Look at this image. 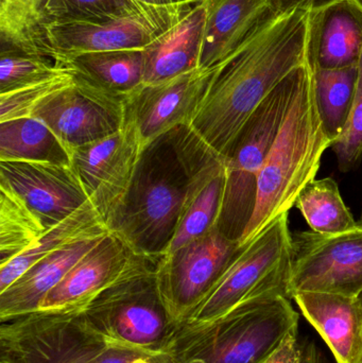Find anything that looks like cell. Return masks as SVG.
<instances>
[{
    "mask_svg": "<svg viewBox=\"0 0 362 363\" xmlns=\"http://www.w3.org/2000/svg\"><path fill=\"white\" fill-rule=\"evenodd\" d=\"M157 264L113 286L80 313L108 347L152 359L161 353L171 325L157 288Z\"/></svg>",
    "mask_w": 362,
    "mask_h": 363,
    "instance_id": "obj_7",
    "label": "cell"
},
{
    "mask_svg": "<svg viewBox=\"0 0 362 363\" xmlns=\"http://www.w3.org/2000/svg\"><path fill=\"white\" fill-rule=\"evenodd\" d=\"M301 66L261 102L242 128L225 160L227 183L218 228L232 240L240 242L252 219L259 172L290 108Z\"/></svg>",
    "mask_w": 362,
    "mask_h": 363,
    "instance_id": "obj_6",
    "label": "cell"
},
{
    "mask_svg": "<svg viewBox=\"0 0 362 363\" xmlns=\"http://www.w3.org/2000/svg\"><path fill=\"white\" fill-rule=\"evenodd\" d=\"M33 117L46 123L70 152L120 131L125 104L74 78V84L46 100Z\"/></svg>",
    "mask_w": 362,
    "mask_h": 363,
    "instance_id": "obj_13",
    "label": "cell"
},
{
    "mask_svg": "<svg viewBox=\"0 0 362 363\" xmlns=\"http://www.w3.org/2000/svg\"><path fill=\"white\" fill-rule=\"evenodd\" d=\"M104 236L91 237L66 245L34 264L10 287L0 292V322L38 311L43 298Z\"/></svg>",
    "mask_w": 362,
    "mask_h": 363,
    "instance_id": "obj_22",
    "label": "cell"
},
{
    "mask_svg": "<svg viewBox=\"0 0 362 363\" xmlns=\"http://www.w3.org/2000/svg\"><path fill=\"white\" fill-rule=\"evenodd\" d=\"M135 14H149L168 26L164 19L148 12L134 0H48L45 16L48 21H103Z\"/></svg>",
    "mask_w": 362,
    "mask_h": 363,
    "instance_id": "obj_30",
    "label": "cell"
},
{
    "mask_svg": "<svg viewBox=\"0 0 362 363\" xmlns=\"http://www.w3.org/2000/svg\"><path fill=\"white\" fill-rule=\"evenodd\" d=\"M144 151L137 130L127 118L117 133L70 150L72 168L108 228L129 192Z\"/></svg>",
    "mask_w": 362,
    "mask_h": 363,
    "instance_id": "obj_11",
    "label": "cell"
},
{
    "mask_svg": "<svg viewBox=\"0 0 362 363\" xmlns=\"http://www.w3.org/2000/svg\"><path fill=\"white\" fill-rule=\"evenodd\" d=\"M66 68L52 59L17 49L1 48L0 55V94L46 80L61 74Z\"/></svg>",
    "mask_w": 362,
    "mask_h": 363,
    "instance_id": "obj_31",
    "label": "cell"
},
{
    "mask_svg": "<svg viewBox=\"0 0 362 363\" xmlns=\"http://www.w3.org/2000/svg\"><path fill=\"white\" fill-rule=\"evenodd\" d=\"M302 345L298 342V332H293L287 335L276 351L261 363H302Z\"/></svg>",
    "mask_w": 362,
    "mask_h": 363,
    "instance_id": "obj_34",
    "label": "cell"
},
{
    "mask_svg": "<svg viewBox=\"0 0 362 363\" xmlns=\"http://www.w3.org/2000/svg\"><path fill=\"white\" fill-rule=\"evenodd\" d=\"M302 315L314 326L337 363H357L362 353V305L358 296L324 291L293 294Z\"/></svg>",
    "mask_w": 362,
    "mask_h": 363,
    "instance_id": "obj_19",
    "label": "cell"
},
{
    "mask_svg": "<svg viewBox=\"0 0 362 363\" xmlns=\"http://www.w3.org/2000/svg\"><path fill=\"white\" fill-rule=\"evenodd\" d=\"M299 313L280 294L239 303L218 317L171 328L155 363H261L298 332Z\"/></svg>",
    "mask_w": 362,
    "mask_h": 363,
    "instance_id": "obj_3",
    "label": "cell"
},
{
    "mask_svg": "<svg viewBox=\"0 0 362 363\" xmlns=\"http://www.w3.org/2000/svg\"><path fill=\"white\" fill-rule=\"evenodd\" d=\"M47 230L19 196L0 186V266L29 250Z\"/></svg>",
    "mask_w": 362,
    "mask_h": 363,
    "instance_id": "obj_29",
    "label": "cell"
},
{
    "mask_svg": "<svg viewBox=\"0 0 362 363\" xmlns=\"http://www.w3.org/2000/svg\"><path fill=\"white\" fill-rule=\"evenodd\" d=\"M359 224H361L362 225V213H361V221L358 222Z\"/></svg>",
    "mask_w": 362,
    "mask_h": 363,
    "instance_id": "obj_42",
    "label": "cell"
},
{
    "mask_svg": "<svg viewBox=\"0 0 362 363\" xmlns=\"http://www.w3.org/2000/svg\"><path fill=\"white\" fill-rule=\"evenodd\" d=\"M82 313H35L1 322V363H95L108 349Z\"/></svg>",
    "mask_w": 362,
    "mask_h": 363,
    "instance_id": "obj_8",
    "label": "cell"
},
{
    "mask_svg": "<svg viewBox=\"0 0 362 363\" xmlns=\"http://www.w3.org/2000/svg\"><path fill=\"white\" fill-rule=\"evenodd\" d=\"M338 0H273L276 14H285L295 10L316 11L325 8Z\"/></svg>",
    "mask_w": 362,
    "mask_h": 363,
    "instance_id": "obj_35",
    "label": "cell"
},
{
    "mask_svg": "<svg viewBox=\"0 0 362 363\" xmlns=\"http://www.w3.org/2000/svg\"><path fill=\"white\" fill-rule=\"evenodd\" d=\"M291 266L293 233L287 213L244 245L212 289L176 326L208 321L239 303L259 296L280 294L291 300Z\"/></svg>",
    "mask_w": 362,
    "mask_h": 363,
    "instance_id": "obj_5",
    "label": "cell"
},
{
    "mask_svg": "<svg viewBox=\"0 0 362 363\" xmlns=\"http://www.w3.org/2000/svg\"><path fill=\"white\" fill-rule=\"evenodd\" d=\"M201 140L181 125L142 152L129 192L111 222L135 253L161 257L176 232Z\"/></svg>",
    "mask_w": 362,
    "mask_h": 363,
    "instance_id": "obj_2",
    "label": "cell"
},
{
    "mask_svg": "<svg viewBox=\"0 0 362 363\" xmlns=\"http://www.w3.org/2000/svg\"><path fill=\"white\" fill-rule=\"evenodd\" d=\"M331 147L317 108L312 69L306 62L290 108L259 172L256 205L240 245L250 242L290 211L303 188L316 180L323 155Z\"/></svg>",
    "mask_w": 362,
    "mask_h": 363,
    "instance_id": "obj_4",
    "label": "cell"
},
{
    "mask_svg": "<svg viewBox=\"0 0 362 363\" xmlns=\"http://www.w3.org/2000/svg\"><path fill=\"white\" fill-rule=\"evenodd\" d=\"M74 82V74L66 69L46 80L0 94V123L33 116L34 112L46 100L67 89Z\"/></svg>",
    "mask_w": 362,
    "mask_h": 363,
    "instance_id": "obj_32",
    "label": "cell"
},
{
    "mask_svg": "<svg viewBox=\"0 0 362 363\" xmlns=\"http://www.w3.org/2000/svg\"><path fill=\"white\" fill-rule=\"evenodd\" d=\"M357 363H362V353H361V358H359L358 362H357Z\"/></svg>",
    "mask_w": 362,
    "mask_h": 363,
    "instance_id": "obj_41",
    "label": "cell"
},
{
    "mask_svg": "<svg viewBox=\"0 0 362 363\" xmlns=\"http://www.w3.org/2000/svg\"><path fill=\"white\" fill-rule=\"evenodd\" d=\"M140 354L129 350L118 347H108L95 363H132L136 358L140 357Z\"/></svg>",
    "mask_w": 362,
    "mask_h": 363,
    "instance_id": "obj_36",
    "label": "cell"
},
{
    "mask_svg": "<svg viewBox=\"0 0 362 363\" xmlns=\"http://www.w3.org/2000/svg\"><path fill=\"white\" fill-rule=\"evenodd\" d=\"M213 74L214 68H197L163 82L144 84L129 98L125 118L137 130L145 149L171 130L191 125Z\"/></svg>",
    "mask_w": 362,
    "mask_h": 363,
    "instance_id": "obj_15",
    "label": "cell"
},
{
    "mask_svg": "<svg viewBox=\"0 0 362 363\" xmlns=\"http://www.w3.org/2000/svg\"><path fill=\"white\" fill-rule=\"evenodd\" d=\"M47 1L48 0H0L2 48L17 49L47 57L43 40Z\"/></svg>",
    "mask_w": 362,
    "mask_h": 363,
    "instance_id": "obj_28",
    "label": "cell"
},
{
    "mask_svg": "<svg viewBox=\"0 0 362 363\" xmlns=\"http://www.w3.org/2000/svg\"><path fill=\"white\" fill-rule=\"evenodd\" d=\"M171 26L149 14L103 21H48L43 26L47 57L57 62L82 53L145 49Z\"/></svg>",
    "mask_w": 362,
    "mask_h": 363,
    "instance_id": "obj_14",
    "label": "cell"
},
{
    "mask_svg": "<svg viewBox=\"0 0 362 363\" xmlns=\"http://www.w3.org/2000/svg\"><path fill=\"white\" fill-rule=\"evenodd\" d=\"M55 63L70 70L77 80L125 104L144 85V49L82 53Z\"/></svg>",
    "mask_w": 362,
    "mask_h": 363,
    "instance_id": "obj_23",
    "label": "cell"
},
{
    "mask_svg": "<svg viewBox=\"0 0 362 363\" xmlns=\"http://www.w3.org/2000/svg\"><path fill=\"white\" fill-rule=\"evenodd\" d=\"M206 21L204 0L144 49V84H154L199 68Z\"/></svg>",
    "mask_w": 362,
    "mask_h": 363,
    "instance_id": "obj_21",
    "label": "cell"
},
{
    "mask_svg": "<svg viewBox=\"0 0 362 363\" xmlns=\"http://www.w3.org/2000/svg\"><path fill=\"white\" fill-rule=\"evenodd\" d=\"M132 363H155L152 358L146 357V356H140V357L136 358Z\"/></svg>",
    "mask_w": 362,
    "mask_h": 363,
    "instance_id": "obj_38",
    "label": "cell"
},
{
    "mask_svg": "<svg viewBox=\"0 0 362 363\" xmlns=\"http://www.w3.org/2000/svg\"><path fill=\"white\" fill-rule=\"evenodd\" d=\"M359 301H361V305H362V291L361 294L358 296Z\"/></svg>",
    "mask_w": 362,
    "mask_h": 363,
    "instance_id": "obj_40",
    "label": "cell"
},
{
    "mask_svg": "<svg viewBox=\"0 0 362 363\" xmlns=\"http://www.w3.org/2000/svg\"><path fill=\"white\" fill-rule=\"evenodd\" d=\"M315 98L325 134L332 142L344 133L354 101L358 68H312Z\"/></svg>",
    "mask_w": 362,
    "mask_h": 363,
    "instance_id": "obj_26",
    "label": "cell"
},
{
    "mask_svg": "<svg viewBox=\"0 0 362 363\" xmlns=\"http://www.w3.org/2000/svg\"><path fill=\"white\" fill-rule=\"evenodd\" d=\"M242 247L217 226L176 251L161 256L157 288L171 328L181 323L212 289Z\"/></svg>",
    "mask_w": 362,
    "mask_h": 363,
    "instance_id": "obj_9",
    "label": "cell"
},
{
    "mask_svg": "<svg viewBox=\"0 0 362 363\" xmlns=\"http://www.w3.org/2000/svg\"><path fill=\"white\" fill-rule=\"evenodd\" d=\"M0 186L19 196L48 230L89 201L72 165L0 162Z\"/></svg>",
    "mask_w": 362,
    "mask_h": 363,
    "instance_id": "obj_16",
    "label": "cell"
},
{
    "mask_svg": "<svg viewBox=\"0 0 362 363\" xmlns=\"http://www.w3.org/2000/svg\"><path fill=\"white\" fill-rule=\"evenodd\" d=\"M357 68L358 77L350 118L339 140L331 147L342 172L354 169L362 160V53Z\"/></svg>",
    "mask_w": 362,
    "mask_h": 363,
    "instance_id": "obj_33",
    "label": "cell"
},
{
    "mask_svg": "<svg viewBox=\"0 0 362 363\" xmlns=\"http://www.w3.org/2000/svg\"><path fill=\"white\" fill-rule=\"evenodd\" d=\"M159 258L135 253L118 235L110 232L43 298L36 311L82 313L113 286Z\"/></svg>",
    "mask_w": 362,
    "mask_h": 363,
    "instance_id": "obj_12",
    "label": "cell"
},
{
    "mask_svg": "<svg viewBox=\"0 0 362 363\" xmlns=\"http://www.w3.org/2000/svg\"><path fill=\"white\" fill-rule=\"evenodd\" d=\"M48 162L72 165L69 151L36 117L0 123V162Z\"/></svg>",
    "mask_w": 362,
    "mask_h": 363,
    "instance_id": "obj_25",
    "label": "cell"
},
{
    "mask_svg": "<svg viewBox=\"0 0 362 363\" xmlns=\"http://www.w3.org/2000/svg\"><path fill=\"white\" fill-rule=\"evenodd\" d=\"M225 183V160L215 155L201 142L191 170L184 206L165 254L176 251L218 226Z\"/></svg>",
    "mask_w": 362,
    "mask_h": 363,
    "instance_id": "obj_18",
    "label": "cell"
},
{
    "mask_svg": "<svg viewBox=\"0 0 362 363\" xmlns=\"http://www.w3.org/2000/svg\"><path fill=\"white\" fill-rule=\"evenodd\" d=\"M302 363H324L322 355L315 343L306 342L302 345Z\"/></svg>",
    "mask_w": 362,
    "mask_h": 363,
    "instance_id": "obj_37",
    "label": "cell"
},
{
    "mask_svg": "<svg viewBox=\"0 0 362 363\" xmlns=\"http://www.w3.org/2000/svg\"><path fill=\"white\" fill-rule=\"evenodd\" d=\"M324 291L358 296L362 291V225L340 234H293L289 294Z\"/></svg>",
    "mask_w": 362,
    "mask_h": 363,
    "instance_id": "obj_10",
    "label": "cell"
},
{
    "mask_svg": "<svg viewBox=\"0 0 362 363\" xmlns=\"http://www.w3.org/2000/svg\"><path fill=\"white\" fill-rule=\"evenodd\" d=\"M206 21L199 68L212 69L276 14L273 0H204Z\"/></svg>",
    "mask_w": 362,
    "mask_h": 363,
    "instance_id": "obj_20",
    "label": "cell"
},
{
    "mask_svg": "<svg viewBox=\"0 0 362 363\" xmlns=\"http://www.w3.org/2000/svg\"><path fill=\"white\" fill-rule=\"evenodd\" d=\"M310 11L274 14L235 52L214 67L191 131L227 160L247 121L261 102L307 62Z\"/></svg>",
    "mask_w": 362,
    "mask_h": 363,
    "instance_id": "obj_1",
    "label": "cell"
},
{
    "mask_svg": "<svg viewBox=\"0 0 362 363\" xmlns=\"http://www.w3.org/2000/svg\"><path fill=\"white\" fill-rule=\"evenodd\" d=\"M355 1L357 2V4H359V6L362 9V0H355Z\"/></svg>",
    "mask_w": 362,
    "mask_h": 363,
    "instance_id": "obj_39",
    "label": "cell"
},
{
    "mask_svg": "<svg viewBox=\"0 0 362 363\" xmlns=\"http://www.w3.org/2000/svg\"><path fill=\"white\" fill-rule=\"evenodd\" d=\"M362 53V9L355 0H338L310 12L307 63L339 69L358 65Z\"/></svg>",
    "mask_w": 362,
    "mask_h": 363,
    "instance_id": "obj_17",
    "label": "cell"
},
{
    "mask_svg": "<svg viewBox=\"0 0 362 363\" xmlns=\"http://www.w3.org/2000/svg\"><path fill=\"white\" fill-rule=\"evenodd\" d=\"M312 232L323 235L340 234L358 225L332 178L314 180L303 188L295 201Z\"/></svg>",
    "mask_w": 362,
    "mask_h": 363,
    "instance_id": "obj_27",
    "label": "cell"
},
{
    "mask_svg": "<svg viewBox=\"0 0 362 363\" xmlns=\"http://www.w3.org/2000/svg\"><path fill=\"white\" fill-rule=\"evenodd\" d=\"M110 232L93 203L89 201L67 219L47 230L29 250L0 266V292L10 287L34 264L66 245Z\"/></svg>",
    "mask_w": 362,
    "mask_h": 363,
    "instance_id": "obj_24",
    "label": "cell"
}]
</instances>
